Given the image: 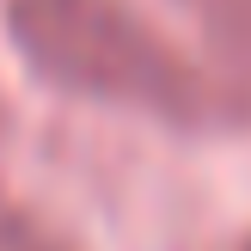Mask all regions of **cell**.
I'll list each match as a JSON object with an SVG mask.
<instances>
[{
    "instance_id": "cell-1",
    "label": "cell",
    "mask_w": 251,
    "mask_h": 251,
    "mask_svg": "<svg viewBox=\"0 0 251 251\" xmlns=\"http://www.w3.org/2000/svg\"><path fill=\"white\" fill-rule=\"evenodd\" d=\"M12 43L49 86L166 123H221L245 104L129 0H12Z\"/></svg>"
},
{
    "instance_id": "cell-2",
    "label": "cell",
    "mask_w": 251,
    "mask_h": 251,
    "mask_svg": "<svg viewBox=\"0 0 251 251\" xmlns=\"http://www.w3.org/2000/svg\"><path fill=\"white\" fill-rule=\"evenodd\" d=\"M178 6L233 68L251 74V0H178Z\"/></svg>"
},
{
    "instance_id": "cell-3",
    "label": "cell",
    "mask_w": 251,
    "mask_h": 251,
    "mask_svg": "<svg viewBox=\"0 0 251 251\" xmlns=\"http://www.w3.org/2000/svg\"><path fill=\"white\" fill-rule=\"evenodd\" d=\"M0 251H43V245H37V233H31V227H19V221L0 215Z\"/></svg>"
}]
</instances>
